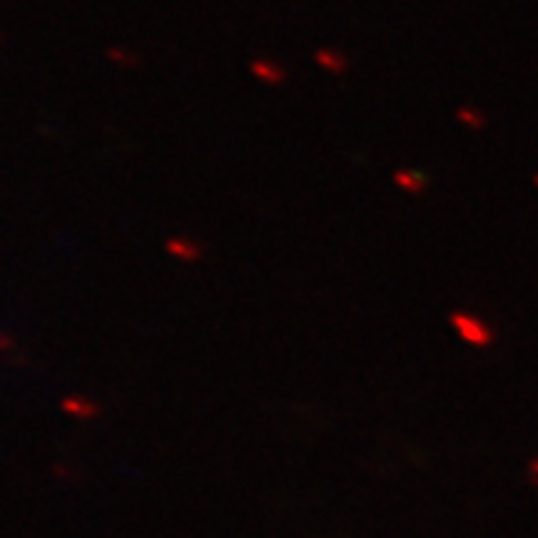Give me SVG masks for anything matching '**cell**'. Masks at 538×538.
<instances>
[{"instance_id": "5b68a950", "label": "cell", "mask_w": 538, "mask_h": 538, "mask_svg": "<svg viewBox=\"0 0 538 538\" xmlns=\"http://www.w3.org/2000/svg\"><path fill=\"white\" fill-rule=\"evenodd\" d=\"M317 63L329 72H344L346 70V60H344L339 52H331V50H319Z\"/></svg>"}, {"instance_id": "7a4b0ae2", "label": "cell", "mask_w": 538, "mask_h": 538, "mask_svg": "<svg viewBox=\"0 0 538 538\" xmlns=\"http://www.w3.org/2000/svg\"><path fill=\"white\" fill-rule=\"evenodd\" d=\"M167 252L172 254V257H177V260L182 262H197L202 257V249L195 245L192 240H185V237H175V240H169L167 242Z\"/></svg>"}, {"instance_id": "6da1fadb", "label": "cell", "mask_w": 538, "mask_h": 538, "mask_svg": "<svg viewBox=\"0 0 538 538\" xmlns=\"http://www.w3.org/2000/svg\"><path fill=\"white\" fill-rule=\"evenodd\" d=\"M451 324H454V329L461 334V339L473 344V346H486V344H491V331H488V327L484 324V322H479L476 317H468V314L459 311V314L451 317Z\"/></svg>"}, {"instance_id": "3957f363", "label": "cell", "mask_w": 538, "mask_h": 538, "mask_svg": "<svg viewBox=\"0 0 538 538\" xmlns=\"http://www.w3.org/2000/svg\"><path fill=\"white\" fill-rule=\"evenodd\" d=\"M65 411L72 416H78V419H83V422H90V419L98 416L100 406L95 402H90V399H85V396H72V399L65 402Z\"/></svg>"}, {"instance_id": "8992f818", "label": "cell", "mask_w": 538, "mask_h": 538, "mask_svg": "<svg viewBox=\"0 0 538 538\" xmlns=\"http://www.w3.org/2000/svg\"><path fill=\"white\" fill-rule=\"evenodd\" d=\"M394 182L399 187H404L406 192H422L424 189V177L419 172H408V169H402V172H396Z\"/></svg>"}, {"instance_id": "277c9868", "label": "cell", "mask_w": 538, "mask_h": 538, "mask_svg": "<svg viewBox=\"0 0 538 538\" xmlns=\"http://www.w3.org/2000/svg\"><path fill=\"white\" fill-rule=\"evenodd\" d=\"M252 72L260 80H265V83H269V85H279L282 80H284L282 68L274 65V63H269V60H257V63H252Z\"/></svg>"}]
</instances>
